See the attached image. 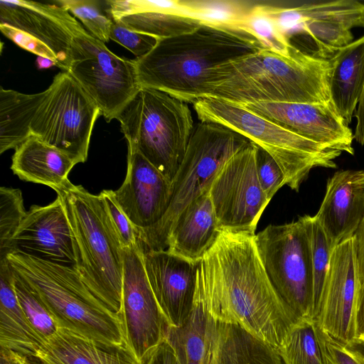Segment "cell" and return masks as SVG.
I'll use <instances>...</instances> for the list:
<instances>
[{
	"mask_svg": "<svg viewBox=\"0 0 364 364\" xmlns=\"http://www.w3.org/2000/svg\"><path fill=\"white\" fill-rule=\"evenodd\" d=\"M14 284L19 304L31 326L45 341L58 326L50 313L26 282L13 269Z\"/></svg>",
	"mask_w": 364,
	"mask_h": 364,
	"instance_id": "obj_35",
	"label": "cell"
},
{
	"mask_svg": "<svg viewBox=\"0 0 364 364\" xmlns=\"http://www.w3.org/2000/svg\"><path fill=\"white\" fill-rule=\"evenodd\" d=\"M36 63L38 69H46L54 65L56 66L55 62L53 60L41 56L37 57Z\"/></svg>",
	"mask_w": 364,
	"mask_h": 364,
	"instance_id": "obj_48",
	"label": "cell"
},
{
	"mask_svg": "<svg viewBox=\"0 0 364 364\" xmlns=\"http://www.w3.org/2000/svg\"><path fill=\"white\" fill-rule=\"evenodd\" d=\"M32 118L31 134L69 156L75 164L87 159L96 103L67 71L57 74Z\"/></svg>",
	"mask_w": 364,
	"mask_h": 364,
	"instance_id": "obj_11",
	"label": "cell"
},
{
	"mask_svg": "<svg viewBox=\"0 0 364 364\" xmlns=\"http://www.w3.org/2000/svg\"><path fill=\"white\" fill-rule=\"evenodd\" d=\"M310 241L314 283L312 318L314 320L326 284L333 250L315 216L311 218Z\"/></svg>",
	"mask_w": 364,
	"mask_h": 364,
	"instance_id": "obj_36",
	"label": "cell"
},
{
	"mask_svg": "<svg viewBox=\"0 0 364 364\" xmlns=\"http://www.w3.org/2000/svg\"><path fill=\"white\" fill-rule=\"evenodd\" d=\"M55 192L64 204L73 230L76 269L81 279L122 319L124 247L102 198L70 181Z\"/></svg>",
	"mask_w": 364,
	"mask_h": 364,
	"instance_id": "obj_5",
	"label": "cell"
},
{
	"mask_svg": "<svg viewBox=\"0 0 364 364\" xmlns=\"http://www.w3.org/2000/svg\"><path fill=\"white\" fill-rule=\"evenodd\" d=\"M279 350L285 364H326L313 319L299 321Z\"/></svg>",
	"mask_w": 364,
	"mask_h": 364,
	"instance_id": "obj_32",
	"label": "cell"
},
{
	"mask_svg": "<svg viewBox=\"0 0 364 364\" xmlns=\"http://www.w3.org/2000/svg\"><path fill=\"white\" fill-rule=\"evenodd\" d=\"M44 340L28 321L17 298L14 272L6 257L0 258V345L31 358Z\"/></svg>",
	"mask_w": 364,
	"mask_h": 364,
	"instance_id": "obj_28",
	"label": "cell"
},
{
	"mask_svg": "<svg viewBox=\"0 0 364 364\" xmlns=\"http://www.w3.org/2000/svg\"><path fill=\"white\" fill-rule=\"evenodd\" d=\"M171 195V181L128 146L126 177L114 196L133 225L146 228L156 224L166 213Z\"/></svg>",
	"mask_w": 364,
	"mask_h": 364,
	"instance_id": "obj_20",
	"label": "cell"
},
{
	"mask_svg": "<svg viewBox=\"0 0 364 364\" xmlns=\"http://www.w3.org/2000/svg\"><path fill=\"white\" fill-rule=\"evenodd\" d=\"M354 117L356 119L354 139L361 145H364V88Z\"/></svg>",
	"mask_w": 364,
	"mask_h": 364,
	"instance_id": "obj_45",
	"label": "cell"
},
{
	"mask_svg": "<svg viewBox=\"0 0 364 364\" xmlns=\"http://www.w3.org/2000/svg\"><path fill=\"white\" fill-rule=\"evenodd\" d=\"M209 191L193 200L178 216L168 239V252L199 262L215 244L221 230Z\"/></svg>",
	"mask_w": 364,
	"mask_h": 364,
	"instance_id": "obj_25",
	"label": "cell"
},
{
	"mask_svg": "<svg viewBox=\"0 0 364 364\" xmlns=\"http://www.w3.org/2000/svg\"><path fill=\"white\" fill-rule=\"evenodd\" d=\"M109 38L128 49L136 58L149 53L159 40L156 37L132 31L114 20L111 27Z\"/></svg>",
	"mask_w": 364,
	"mask_h": 364,
	"instance_id": "obj_40",
	"label": "cell"
},
{
	"mask_svg": "<svg viewBox=\"0 0 364 364\" xmlns=\"http://www.w3.org/2000/svg\"><path fill=\"white\" fill-rule=\"evenodd\" d=\"M330 63L296 47L289 56L262 49L216 67L207 97L245 105L257 102L331 104Z\"/></svg>",
	"mask_w": 364,
	"mask_h": 364,
	"instance_id": "obj_2",
	"label": "cell"
},
{
	"mask_svg": "<svg viewBox=\"0 0 364 364\" xmlns=\"http://www.w3.org/2000/svg\"><path fill=\"white\" fill-rule=\"evenodd\" d=\"M256 168L260 186L270 200L277 191L285 185V178L275 160L264 149L257 146Z\"/></svg>",
	"mask_w": 364,
	"mask_h": 364,
	"instance_id": "obj_41",
	"label": "cell"
},
{
	"mask_svg": "<svg viewBox=\"0 0 364 364\" xmlns=\"http://www.w3.org/2000/svg\"><path fill=\"white\" fill-rule=\"evenodd\" d=\"M45 91L24 94L0 89V154L16 149L31 134L30 125Z\"/></svg>",
	"mask_w": 364,
	"mask_h": 364,
	"instance_id": "obj_29",
	"label": "cell"
},
{
	"mask_svg": "<svg viewBox=\"0 0 364 364\" xmlns=\"http://www.w3.org/2000/svg\"><path fill=\"white\" fill-rule=\"evenodd\" d=\"M31 358L38 364H139L129 351L103 346L59 326Z\"/></svg>",
	"mask_w": 364,
	"mask_h": 364,
	"instance_id": "obj_24",
	"label": "cell"
},
{
	"mask_svg": "<svg viewBox=\"0 0 364 364\" xmlns=\"http://www.w3.org/2000/svg\"><path fill=\"white\" fill-rule=\"evenodd\" d=\"M250 142L220 124L205 122L197 124L171 181L172 195L166 213L154 225L136 228L137 243L142 252L167 250L170 235L181 213L210 191L225 162Z\"/></svg>",
	"mask_w": 364,
	"mask_h": 364,
	"instance_id": "obj_7",
	"label": "cell"
},
{
	"mask_svg": "<svg viewBox=\"0 0 364 364\" xmlns=\"http://www.w3.org/2000/svg\"><path fill=\"white\" fill-rule=\"evenodd\" d=\"M0 29L2 33L14 41L18 46L36 54L37 56L48 58L55 62L58 66V61L55 53L43 43L37 40L29 34L8 25L1 24Z\"/></svg>",
	"mask_w": 364,
	"mask_h": 364,
	"instance_id": "obj_42",
	"label": "cell"
},
{
	"mask_svg": "<svg viewBox=\"0 0 364 364\" xmlns=\"http://www.w3.org/2000/svg\"><path fill=\"white\" fill-rule=\"evenodd\" d=\"M99 194L104 201L124 249L136 246L137 229L121 208L115 198L114 191L103 190Z\"/></svg>",
	"mask_w": 364,
	"mask_h": 364,
	"instance_id": "obj_39",
	"label": "cell"
},
{
	"mask_svg": "<svg viewBox=\"0 0 364 364\" xmlns=\"http://www.w3.org/2000/svg\"><path fill=\"white\" fill-rule=\"evenodd\" d=\"M10 252L76 267L75 238L60 197L47 205L31 207L10 241Z\"/></svg>",
	"mask_w": 364,
	"mask_h": 364,
	"instance_id": "obj_16",
	"label": "cell"
},
{
	"mask_svg": "<svg viewBox=\"0 0 364 364\" xmlns=\"http://www.w3.org/2000/svg\"><path fill=\"white\" fill-rule=\"evenodd\" d=\"M311 218L304 215L289 223L269 225L255 236L272 285L301 320L313 319Z\"/></svg>",
	"mask_w": 364,
	"mask_h": 364,
	"instance_id": "obj_9",
	"label": "cell"
},
{
	"mask_svg": "<svg viewBox=\"0 0 364 364\" xmlns=\"http://www.w3.org/2000/svg\"><path fill=\"white\" fill-rule=\"evenodd\" d=\"M207 364L285 363L278 348L255 336L238 325L218 322L209 316Z\"/></svg>",
	"mask_w": 364,
	"mask_h": 364,
	"instance_id": "obj_23",
	"label": "cell"
},
{
	"mask_svg": "<svg viewBox=\"0 0 364 364\" xmlns=\"http://www.w3.org/2000/svg\"><path fill=\"white\" fill-rule=\"evenodd\" d=\"M329 60V92L338 114L349 124L364 88V35L340 49Z\"/></svg>",
	"mask_w": 364,
	"mask_h": 364,
	"instance_id": "obj_27",
	"label": "cell"
},
{
	"mask_svg": "<svg viewBox=\"0 0 364 364\" xmlns=\"http://www.w3.org/2000/svg\"><path fill=\"white\" fill-rule=\"evenodd\" d=\"M255 233L221 230L199 262L193 303L279 348L299 319L272 285Z\"/></svg>",
	"mask_w": 364,
	"mask_h": 364,
	"instance_id": "obj_1",
	"label": "cell"
},
{
	"mask_svg": "<svg viewBox=\"0 0 364 364\" xmlns=\"http://www.w3.org/2000/svg\"><path fill=\"white\" fill-rule=\"evenodd\" d=\"M180 3L183 14L202 25L234 31H239L240 24L255 4L235 0H180Z\"/></svg>",
	"mask_w": 364,
	"mask_h": 364,
	"instance_id": "obj_31",
	"label": "cell"
},
{
	"mask_svg": "<svg viewBox=\"0 0 364 364\" xmlns=\"http://www.w3.org/2000/svg\"><path fill=\"white\" fill-rule=\"evenodd\" d=\"M151 364H176L171 348L164 342Z\"/></svg>",
	"mask_w": 364,
	"mask_h": 364,
	"instance_id": "obj_46",
	"label": "cell"
},
{
	"mask_svg": "<svg viewBox=\"0 0 364 364\" xmlns=\"http://www.w3.org/2000/svg\"><path fill=\"white\" fill-rule=\"evenodd\" d=\"M364 341V281L360 283L355 306V338Z\"/></svg>",
	"mask_w": 364,
	"mask_h": 364,
	"instance_id": "obj_44",
	"label": "cell"
},
{
	"mask_svg": "<svg viewBox=\"0 0 364 364\" xmlns=\"http://www.w3.org/2000/svg\"><path fill=\"white\" fill-rule=\"evenodd\" d=\"M113 20L158 39L193 31L202 24L183 14L180 0H107Z\"/></svg>",
	"mask_w": 364,
	"mask_h": 364,
	"instance_id": "obj_22",
	"label": "cell"
},
{
	"mask_svg": "<svg viewBox=\"0 0 364 364\" xmlns=\"http://www.w3.org/2000/svg\"><path fill=\"white\" fill-rule=\"evenodd\" d=\"M257 146L250 142L223 165L209 194L221 230L255 233L270 201L259 182Z\"/></svg>",
	"mask_w": 364,
	"mask_h": 364,
	"instance_id": "obj_13",
	"label": "cell"
},
{
	"mask_svg": "<svg viewBox=\"0 0 364 364\" xmlns=\"http://www.w3.org/2000/svg\"><path fill=\"white\" fill-rule=\"evenodd\" d=\"M359 278L354 236L333 249L314 321L324 332L341 341L355 338V306Z\"/></svg>",
	"mask_w": 364,
	"mask_h": 364,
	"instance_id": "obj_15",
	"label": "cell"
},
{
	"mask_svg": "<svg viewBox=\"0 0 364 364\" xmlns=\"http://www.w3.org/2000/svg\"><path fill=\"white\" fill-rule=\"evenodd\" d=\"M208 315L198 304L183 325L167 327L165 343L176 364H207Z\"/></svg>",
	"mask_w": 364,
	"mask_h": 364,
	"instance_id": "obj_30",
	"label": "cell"
},
{
	"mask_svg": "<svg viewBox=\"0 0 364 364\" xmlns=\"http://www.w3.org/2000/svg\"><path fill=\"white\" fill-rule=\"evenodd\" d=\"M143 252L147 277L163 318L169 327H180L193 306L199 262L168 250Z\"/></svg>",
	"mask_w": 364,
	"mask_h": 364,
	"instance_id": "obj_19",
	"label": "cell"
},
{
	"mask_svg": "<svg viewBox=\"0 0 364 364\" xmlns=\"http://www.w3.org/2000/svg\"><path fill=\"white\" fill-rule=\"evenodd\" d=\"M75 165L66 154L31 134L15 149L11 169L21 180L46 185L55 191L69 181Z\"/></svg>",
	"mask_w": 364,
	"mask_h": 364,
	"instance_id": "obj_26",
	"label": "cell"
},
{
	"mask_svg": "<svg viewBox=\"0 0 364 364\" xmlns=\"http://www.w3.org/2000/svg\"><path fill=\"white\" fill-rule=\"evenodd\" d=\"M0 364H31L29 359L13 351L1 350Z\"/></svg>",
	"mask_w": 364,
	"mask_h": 364,
	"instance_id": "obj_47",
	"label": "cell"
},
{
	"mask_svg": "<svg viewBox=\"0 0 364 364\" xmlns=\"http://www.w3.org/2000/svg\"><path fill=\"white\" fill-rule=\"evenodd\" d=\"M56 4L68 10L82 23L86 31L103 43L110 40L113 19L108 11L106 1L58 0Z\"/></svg>",
	"mask_w": 364,
	"mask_h": 364,
	"instance_id": "obj_34",
	"label": "cell"
},
{
	"mask_svg": "<svg viewBox=\"0 0 364 364\" xmlns=\"http://www.w3.org/2000/svg\"><path fill=\"white\" fill-rule=\"evenodd\" d=\"M238 30L254 37L264 48L282 55L289 56L294 48L259 3H255Z\"/></svg>",
	"mask_w": 364,
	"mask_h": 364,
	"instance_id": "obj_33",
	"label": "cell"
},
{
	"mask_svg": "<svg viewBox=\"0 0 364 364\" xmlns=\"http://www.w3.org/2000/svg\"><path fill=\"white\" fill-rule=\"evenodd\" d=\"M26 213L21 191L11 187H1L0 258L6 256L10 241L23 222Z\"/></svg>",
	"mask_w": 364,
	"mask_h": 364,
	"instance_id": "obj_37",
	"label": "cell"
},
{
	"mask_svg": "<svg viewBox=\"0 0 364 364\" xmlns=\"http://www.w3.org/2000/svg\"><path fill=\"white\" fill-rule=\"evenodd\" d=\"M316 333L326 364H364V341L336 340L317 325Z\"/></svg>",
	"mask_w": 364,
	"mask_h": 364,
	"instance_id": "obj_38",
	"label": "cell"
},
{
	"mask_svg": "<svg viewBox=\"0 0 364 364\" xmlns=\"http://www.w3.org/2000/svg\"><path fill=\"white\" fill-rule=\"evenodd\" d=\"M67 72L96 103L107 122L117 119L141 88L135 60L115 55L87 31L73 41Z\"/></svg>",
	"mask_w": 364,
	"mask_h": 364,
	"instance_id": "obj_12",
	"label": "cell"
},
{
	"mask_svg": "<svg viewBox=\"0 0 364 364\" xmlns=\"http://www.w3.org/2000/svg\"><path fill=\"white\" fill-rule=\"evenodd\" d=\"M200 122L225 127L266 151L282 169L285 185L298 191L315 167L334 168L342 152L304 138L244 105L208 97L193 103Z\"/></svg>",
	"mask_w": 364,
	"mask_h": 364,
	"instance_id": "obj_6",
	"label": "cell"
},
{
	"mask_svg": "<svg viewBox=\"0 0 364 364\" xmlns=\"http://www.w3.org/2000/svg\"><path fill=\"white\" fill-rule=\"evenodd\" d=\"M122 304L130 351L139 364H151L165 342L168 326L151 288L138 245L124 249Z\"/></svg>",
	"mask_w": 364,
	"mask_h": 364,
	"instance_id": "obj_14",
	"label": "cell"
},
{
	"mask_svg": "<svg viewBox=\"0 0 364 364\" xmlns=\"http://www.w3.org/2000/svg\"><path fill=\"white\" fill-rule=\"evenodd\" d=\"M262 49L245 32L201 25L193 31L159 39L149 53L134 59L138 82L140 87L193 104L206 98L208 79L216 67Z\"/></svg>",
	"mask_w": 364,
	"mask_h": 364,
	"instance_id": "obj_3",
	"label": "cell"
},
{
	"mask_svg": "<svg viewBox=\"0 0 364 364\" xmlns=\"http://www.w3.org/2000/svg\"><path fill=\"white\" fill-rule=\"evenodd\" d=\"M315 218L333 249L353 237L364 218V170L336 172Z\"/></svg>",
	"mask_w": 364,
	"mask_h": 364,
	"instance_id": "obj_21",
	"label": "cell"
},
{
	"mask_svg": "<svg viewBox=\"0 0 364 364\" xmlns=\"http://www.w3.org/2000/svg\"><path fill=\"white\" fill-rule=\"evenodd\" d=\"M117 119L128 146L172 181L195 127L188 104L162 91L141 87Z\"/></svg>",
	"mask_w": 364,
	"mask_h": 364,
	"instance_id": "obj_8",
	"label": "cell"
},
{
	"mask_svg": "<svg viewBox=\"0 0 364 364\" xmlns=\"http://www.w3.org/2000/svg\"><path fill=\"white\" fill-rule=\"evenodd\" d=\"M6 257L11 268L43 303L58 326L132 353L123 320L90 291L76 267L18 252H10Z\"/></svg>",
	"mask_w": 364,
	"mask_h": 364,
	"instance_id": "obj_4",
	"label": "cell"
},
{
	"mask_svg": "<svg viewBox=\"0 0 364 364\" xmlns=\"http://www.w3.org/2000/svg\"><path fill=\"white\" fill-rule=\"evenodd\" d=\"M359 283L364 281V218L354 235Z\"/></svg>",
	"mask_w": 364,
	"mask_h": 364,
	"instance_id": "obj_43",
	"label": "cell"
},
{
	"mask_svg": "<svg viewBox=\"0 0 364 364\" xmlns=\"http://www.w3.org/2000/svg\"><path fill=\"white\" fill-rule=\"evenodd\" d=\"M262 5L290 43L300 38L302 52L323 60H330L353 41V28L364 27V4L356 0Z\"/></svg>",
	"mask_w": 364,
	"mask_h": 364,
	"instance_id": "obj_10",
	"label": "cell"
},
{
	"mask_svg": "<svg viewBox=\"0 0 364 364\" xmlns=\"http://www.w3.org/2000/svg\"><path fill=\"white\" fill-rule=\"evenodd\" d=\"M0 23L8 25L46 45L56 55L58 68L68 71L74 38L86 31L65 8L56 4L1 0Z\"/></svg>",
	"mask_w": 364,
	"mask_h": 364,
	"instance_id": "obj_17",
	"label": "cell"
},
{
	"mask_svg": "<svg viewBox=\"0 0 364 364\" xmlns=\"http://www.w3.org/2000/svg\"><path fill=\"white\" fill-rule=\"evenodd\" d=\"M242 105L304 138L354 154L353 134L332 103L257 102Z\"/></svg>",
	"mask_w": 364,
	"mask_h": 364,
	"instance_id": "obj_18",
	"label": "cell"
}]
</instances>
